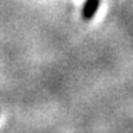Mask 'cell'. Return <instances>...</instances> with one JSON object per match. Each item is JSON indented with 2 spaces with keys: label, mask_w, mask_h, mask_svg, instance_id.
Returning <instances> with one entry per match:
<instances>
[{
  "label": "cell",
  "mask_w": 133,
  "mask_h": 133,
  "mask_svg": "<svg viewBox=\"0 0 133 133\" xmlns=\"http://www.w3.org/2000/svg\"><path fill=\"white\" fill-rule=\"evenodd\" d=\"M101 0H85L84 6H82V18L84 20H91L95 14H96L98 9H99Z\"/></svg>",
  "instance_id": "obj_1"
}]
</instances>
